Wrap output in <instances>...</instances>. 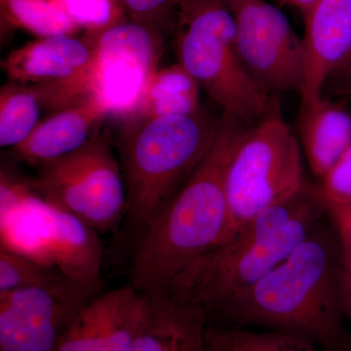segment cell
Returning <instances> with one entry per match:
<instances>
[{
  "label": "cell",
  "instance_id": "cell-1",
  "mask_svg": "<svg viewBox=\"0 0 351 351\" xmlns=\"http://www.w3.org/2000/svg\"><path fill=\"white\" fill-rule=\"evenodd\" d=\"M343 248L320 223L287 258L208 316L209 324L284 332L323 351L351 348L341 304Z\"/></svg>",
  "mask_w": 351,
  "mask_h": 351
},
{
  "label": "cell",
  "instance_id": "cell-2",
  "mask_svg": "<svg viewBox=\"0 0 351 351\" xmlns=\"http://www.w3.org/2000/svg\"><path fill=\"white\" fill-rule=\"evenodd\" d=\"M251 126L221 114L211 149L132 252L129 285L149 299L167 297L193 263L223 244L230 232L226 172Z\"/></svg>",
  "mask_w": 351,
  "mask_h": 351
},
{
  "label": "cell",
  "instance_id": "cell-3",
  "mask_svg": "<svg viewBox=\"0 0 351 351\" xmlns=\"http://www.w3.org/2000/svg\"><path fill=\"white\" fill-rule=\"evenodd\" d=\"M325 215L319 189L307 182L292 198L248 219L225 243L193 263L168 297L201 307L208 319L221 304L287 258Z\"/></svg>",
  "mask_w": 351,
  "mask_h": 351
},
{
  "label": "cell",
  "instance_id": "cell-4",
  "mask_svg": "<svg viewBox=\"0 0 351 351\" xmlns=\"http://www.w3.org/2000/svg\"><path fill=\"white\" fill-rule=\"evenodd\" d=\"M219 122L203 108L181 117L121 120L117 147L127 206L119 237L132 252L207 156Z\"/></svg>",
  "mask_w": 351,
  "mask_h": 351
},
{
  "label": "cell",
  "instance_id": "cell-5",
  "mask_svg": "<svg viewBox=\"0 0 351 351\" xmlns=\"http://www.w3.org/2000/svg\"><path fill=\"white\" fill-rule=\"evenodd\" d=\"M178 63L223 110L248 126L276 100L254 83L235 47L234 19L225 0H182L176 23Z\"/></svg>",
  "mask_w": 351,
  "mask_h": 351
},
{
  "label": "cell",
  "instance_id": "cell-6",
  "mask_svg": "<svg viewBox=\"0 0 351 351\" xmlns=\"http://www.w3.org/2000/svg\"><path fill=\"white\" fill-rule=\"evenodd\" d=\"M164 34L126 21L95 41L93 57L80 75L66 82L34 85L51 112L98 99L120 120L137 108L145 85L159 69Z\"/></svg>",
  "mask_w": 351,
  "mask_h": 351
},
{
  "label": "cell",
  "instance_id": "cell-7",
  "mask_svg": "<svg viewBox=\"0 0 351 351\" xmlns=\"http://www.w3.org/2000/svg\"><path fill=\"white\" fill-rule=\"evenodd\" d=\"M306 184L301 147L276 105L246 131L228 166L230 223L226 240L248 219L290 199Z\"/></svg>",
  "mask_w": 351,
  "mask_h": 351
},
{
  "label": "cell",
  "instance_id": "cell-8",
  "mask_svg": "<svg viewBox=\"0 0 351 351\" xmlns=\"http://www.w3.org/2000/svg\"><path fill=\"white\" fill-rule=\"evenodd\" d=\"M36 168L34 189L45 202L100 235H119L125 218L126 189L108 129H99L80 149Z\"/></svg>",
  "mask_w": 351,
  "mask_h": 351
},
{
  "label": "cell",
  "instance_id": "cell-9",
  "mask_svg": "<svg viewBox=\"0 0 351 351\" xmlns=\"http://www.w3.org/2000/svg\"><path fill=\"white\" fill-rule=\"evenodd\" d=\"M225 1L234 19L237 54L254 83L271 98L301 94L304 43L282 11L265 0Z\"/></svg>",
  "mask_w": 351,
  "mask_h": 351
},
{
  "label": "cell",
  "instance_id": "cell-10",
  "mask_svg": "<svg viewBox=\"0 0 351 351\" xmlns=\"http://www.w3.org/2000/svg\"><path fill=\"white\" fill-rule=\"evenodd\" d=\"M101 288L63 276L47 285L0 292V351H57Z\"/></svg>",
  "mask_w": 351,
  "mask_h": 351
},
{
  "label": "cell",
  "instance_id": "cell-11",
  "mask_svg": "<svg viewBox=\"0 0 351 351\" xmlns=\"http://www.w3.org/2000/svg\"><path fill=\"white\" fill-rule=\"evenodd\" d=\"M151 299L132 286L97 295L80 311L57 351H126Z\"/></svg>",
  "mask_w": 351,
  "mask_h": 351
},
{
  "label": "cell",
  "instance_id": "cell-12",
  "mask_svg": "<svg viewBox=\"0 0 351 351\" xmlns=\"http://www.w3.org/2000/svg\"><path fill=\"white\" fill-rule=\"evenodd\" d=\"M302 104L324 97L332 75L351 52V0H318L304 16Z\"/></svg>",
  "mask_w": 351,
  "mask_h": 351
},
{
  "label": "cell",
  "instance_id": "cell-13",
  "mask_svg": "<svg viewBox=\"0 0 351 351\" xmlns=\"http://www.w3.org/2000/svg\"><path fill=\"white\" fill-rule=\"evenodd\" d=\"M110 115L105 104L88 99L53 112L9 154L17 162L36 166L66 156L86 144Z\"/></svg>",
  "mask_w": 351,
  "mask_h": 351
},
{
  "label": "cell",
  "instance_id": "cell-14",
  "mask_svg": "<svg viewBox=\"0 0 351 351\" xmlns=\"http://www.w3.org/2000/svg\"><path fill=\"white\" fill-rule=\"evenodd\" d=\"M95 41L84 36L39 38L12 51L2 61L1 68L10 82L22 84L66 82L89 66Z\"/></svg>",
  "mask_w": 351,
  "mask_h": 351
},
{
  "label": "cell",
  "instance_id": "cell-15",
  "mask_svg": "<svg viewBox=\"0 0 351 351\" xmlns=\"http://www.w3.org/2000/svg\"><path fill=\"white\" fill-rule=\"evenodd\" d=\"M208 319L201 307L173 297L151 299L126 351H205Z\"/></svg>",
  "mask_w": 351,
  "mask_h": 351
},
{
  "label": "cell",
  "instance_id": "cell-16",
  "mask_svg": "<svg viewBox=\"0 0 351 351\" xmlns=\"http://www.w3.org/2000/svg\"><path fill=\"white\" fill-rule=\"evenodd\" d=\"M47 252L52 269L76 282L101 287L100 234L82 219L51 205Z\"/></svg>",
  "mask_w": 351,
  "mask_h": 351
},
{
  "label": "cell",
  "instance_id": "cell-17",
  "mask_svg": "<svg viewBox=\"0 0 351 351\" xmlns=\"http://www.w3.org/2000/svg\"><path fill=\"white\" fill-rule=\"evenodd\" d=\"M298 130L307 164L320 180L351 145V110L325 97L302 104Z\"/></svg>",
  "mask_w": 351,
  "mask_h": 351
},
{
  "label": "cell",
  "instance_id": "cell-18",
  "mask_svg": "<svg viewBox=\"0 0 351 351\" xmlns=\"http://www.w3.org/2000/svg\"><path fill=\"white\" fill-rule=\"evenodd\" d=\"M200 89L195 78L179 63L159 68L145 85L135 112L127 119L193 114L202 108Z\"/></svg>",
  "mask_w": 351,
  "mask_h": 351
},
{
  "label": "cell",
  "instance_id": "cell-19",
  "mask_svg": "<svg viewBox=\"0 0 351 351\" xmlns=\"http://www.w3.org/2000/svg\"><path fill=\"white\" fill-rule=\"evenodd\" d=\"M0 23L2 34L20 29L38 38L82 32L68 15L64 0H0Z\"/></svg>",
  "mask_w": 351,
  "mask_h": 351
},
{
  "label": "cell",
  "instance_id": "cell-20",
  "mask_svg": "<svg viewBox=\"0 0 351 351\" xmlns=\"http://www.w3.org/2000/svg\"><path fill=\"white\" fill-rule=\"evenodd\" d=\"M43 108L34 85L10 82L0 89V147L13 149L38 125Z\"/></svg>",
  "mask_w": 351,
  "mask_h": 351
},
{
  "label": "cell",
  "instance_id": "cell-21",
  "mask_svg": "<svg viewBox=\"0 0 351 351\" xmlns=\"http://www.w3.org/2000/svg\"><path fill=\"white\" fill-rule=\"evenodd\" d=\"M205 343L215 351H323L306 339L284 332L209 323Z\"/></svg>",
  "mask_w": 351,
  "mask_h": 351
},
{
  "label": "cell",
  "instance_id": "cell-22",
  "mask_svg": "<svg viewBox=\"0 0 351 351\" xmlns=\"http://www.w3.org/2000/svg\"><path fill=\"white\" fill-rule=\"evenodd\" d=\"M64 3L71 19L92 40L128 21L119 0H64Z\"/></svg>",
  "mask_w": 351,
  "mask_h": 351
},
{
  "label": "cell",
  "instance_id": "cell-23",
  "mask_svg": "<svg viewBox=\"0 0 351 351\" xmlns=\"http://www.w3.org/2000/svg\"><path fill=\"white\" fill-rule=\"evenodd\" d=\"M62 276L56 269L0 247V292L47 285Z\"/></svg>",
  "mask_w": 351,
  "mask_h": 351
},
{
  "label": "cell",
  "instance_id": "cell-24",
  "mask_svg": "<svg viewBox=\"0 0 351 351\" xmlns=\"http://www.w3.org/2000/svg\"><path fill=\"white\" fill-rule=\"evenodd\" d=\"M182 0H119L131 22L147 25L165 34L175 29Z\"/></svg>",
  "mask_w": 351,
  "mask_h": 351
},
{
  "label": "cell",
  "instance_id": "cell-25",
  "mask_svg": "<svg viewBox=\"0 0 351 351\" xmlns=\"http://www.w3.org/2000/svg\"><path fill=\"white\" fill-rule=\"evenodd\" d=\"M319 181L325 205H351V145Z\"/></svg>",
  "mask_w": 351,
  "mask_h": 351
},
{
  "label": "cell",
  "instance_id": "cell-26",
  "mask_svg": "<svg viewBox=\"0 0 351 351\" xmlns=\"http://www.w3.org/2000/svg\"><path fill=\"white\" fill-rule=\"evenodd\" d=\"M326 210L341 241V248L351 254V205H326Z\"/></svg>",
  "mask_w": 351,
  "mask_h": 351
},
{
  "label": "cell",
  "instance_id": "cell-27",
  "mask_svg": "<svg viewBox=\"0 0 351 351\" xmlns=\"http://www.w3.org/2000/svg\"><path fill=\"white\" fill-rule=\"evenodd\" d=\"M341 304L346 319L351 324V254L343 249L341 271Z\"/></svg>",
  "mask_w": 351,
  "mask_h": 351
},
{
  "label": "cell",
  "instance_id": "cell-28",
  "mask_svg": "<svg viewBox=\"0 0 351 351\" xmlns=\"http://www.w3.org/2000/svg\"><path fill=\"white\" fill-rule=\"evenodd\" d=\"M317 1L318 0H281V3L291 8L297 9L302 16H304Z\"/></svg>",
  "mask_w": 351,
  "mask_h": 351
},
{
  "label": "cell",
  "instance_id": "cell-29",
  "mask_svg": "<svg viewBox=\"0 0 351 351\" xmlns=\"http://www.w3.org/2000/svg\"><path fill=\"white\" fill-rule=\"evenodd\" d=\"M351 75V52L346 57L343 63L341 64V66L338 69V71L332 75V77H337L339 80H345L348 75Z\"/></svg>",
  "mask_w": 351,
  "mask_h": 351
},
{
  "label": "cell",
  "instance_id": "cell-30",
  "mask_svg": "<svg viewBox=\"0 0 351 351\" xmlns=\"http://www.w3.org/2000/svg\"><path fill=\"white\" fill-rule=\"evenodd\" d=\"M341 83H343L345 93L351 98V75L341 80Z\"/></svg>",
  "mask_w": 351,
  "mask_h": 351
},
{
  "label": "cell",
  "instance_id": "cell-31",
  "mask_svg": "<svg viewBox=\"0 0 351 351\" xmlns=\"http://www.w3.org/2000/svg\"><path fill=\"white\" fill-rule=\"evenodd\" d=\"M205 351H215V350H211V348H208V346H206V343H205Z\"/></svg>",
  "mask_w": 351,
  "mask_h": 351
},
{
  "label": "cell",
  "instance_id": "cell-32",
  "mask_svg": "<svg viewBox=\"0 0 351 351\" xmlns=\"http://www.w3.org/2000/svg\"><path fill=\"white\" fill-rule=\"evenodd\" d=\"M345 351H351V348H348V350H346Z\"/></svg>",
  "mask_w": 351,
  "mask_h": 351
}]
</instances>
